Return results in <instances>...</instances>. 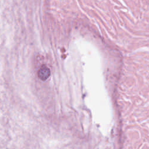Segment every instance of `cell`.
<instances>
[{"label": "cell", "mask_w": 149, "mask_h": 149, "mask_svg": "<svg viewBox=\"0 0 149 149\" xmlns=\"http://www.w3.org/2000/svg\"><path fill=\"white\" fill-rule=\"evenodd\" d=\"M50 74V70L45 65H42L38 71V77L42 81L46 80L49 77Z\"/></svg>", "instance_id": "1"}]
</instances>
